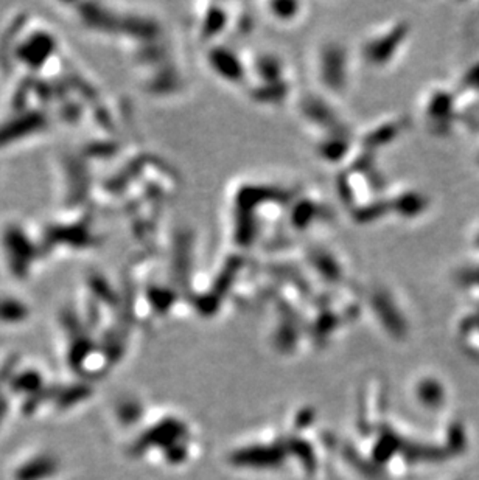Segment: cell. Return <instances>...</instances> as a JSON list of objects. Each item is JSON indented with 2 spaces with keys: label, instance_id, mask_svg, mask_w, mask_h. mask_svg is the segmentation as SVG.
Wrapping results in <instances>:
<instances>
[{
  "label": "cell",
  "instance_id": "1",
  "mask_svg": "<svg viewBox=\"0 0 479 480\" xmlns=\"http://www.w3.org/2000/svg\"><path fill=\"white\" fill-rule=\"evenodd\" d=\"M336 434L318 410L298 404L228 445L223 462L231 472L254 480H327L335 470Z\"/></svg>",
  "mask_w": 479,
  "mask_h": 480
}]
</instances>
